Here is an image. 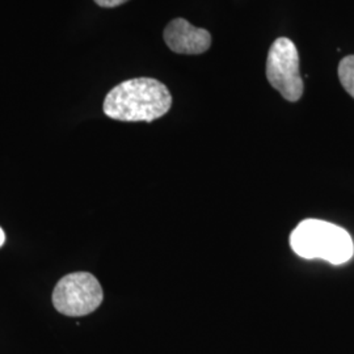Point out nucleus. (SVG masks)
I'll return each instance as SVG.
<instances>
[{"label": "nucleus", "instance_id": "obj_1", "mask_svg": "<svg viewBox=\"0 0 354 354\" xmlns=\"http://www.w3.org/2000/svg\"><path fill=\"white\" fill-rule=\"evenodd\" d=\"M171 106V92L162 82L152 77H136L111 89L102 111L117 121L152 122L168 113Z\"/></svg>", "mask_w": 354, "mask_h": 354}, {"label": "nucleus", "instance_id": "obj_2", "mask_svg": "<svg viewBox=\"0 0 354 354\" xmlns=\"http://www.w3.org/2000/svg\"><path fill=\"white\" fill-rule=\"evenodd\" d=\"M291 250L307 260L322 259L332 266L348 263L354 244L346 230L320 219H304L292 230Z\"/></svg>", "mask_w": 354, "mask_h": 354}, {"label": "nucleus", "instance_id": "obj_3", "mask_svg": "<svg viewBox=\"0 0 354 354\" xmlns=\"http://www.w3.org/2000/svg\"><path fill=\"white\" fill-rule=\"evenodd\" d=\"M104 299L99 279L87 272H76L59 279L53 291L55 310L66 317H86L96 311Z\"/></svg>", "mask_w": 354, "mask_h": 354}, {"label": "nucleus", "instance_id": "obj_4", "mask_svg": "<svg viewBox=\"0 0 354 354\" xmlns=\"http://www.w3.org/2000/svg\"><path fill=\"white\" fill-rule=\"evenodd\" d=\"M266 79L288 102H298L304 95V79L299 74V54L295 44L279 37L272 44L266 58Z\"/></svg>", "mask_w": 354, "mask_h": 354}, {"label": "nucleus", "instance_id": "obj_5", "mask_svg": "<svg viewBox=\"0 0 354 354\" xmlns=\"http://www.w3.org/2000/svg\"><path fill=\"white\" fill-rule=\"evenodd\" d=\"M167 46L177 54L197 55L209 50L212 35L209 30L192 26L185 19H175L165 26L163 33Z\"/></svg>", "mask_w": 354, "mask_h": 354}, {"label": "nucleus", "instance_id": "obj_6", "mask_svg": "<svg viewBox=\"0 0 354 354\" xmlns=\"http://www.w3.org/2000/svg\"><path fill=\"white\" fill-rule=\"evenodd\" d=\"M337 73L342 87L354 99V55H348L342 58Z\"/></svg>", "mask_w": 354, "mask_h": 354}, {"label": "nucleus", "instance_id": "obj_7", "mask_svg": "<svg viewBox=\"0 0 354 354\" xmlns=\"http://www.w3.org/2000/svg\"><path fill=\"white\" fill-rule=\"evenodd\" d=\"M99 7L102 8H114L118 6H122L127 3L129 0H93Z\"/></svg>", "mask_w": 354, "mask_h": 354}, {"label": "nucleus", "instance_id": "obj_8", "mask_svg": "<svg viewBox=\"0 0 354 354\" xmlns=\"http://www.w3.org/2000/svg\"><path fill=\"white\" fill-rule=\"evenodd\" d=\"M4 241H6V234H4V231H3V228L0 227V248L3 247V244H4Z\"/></svg>", "mask_w": 354, "mask_h": 354}]
</instances>
